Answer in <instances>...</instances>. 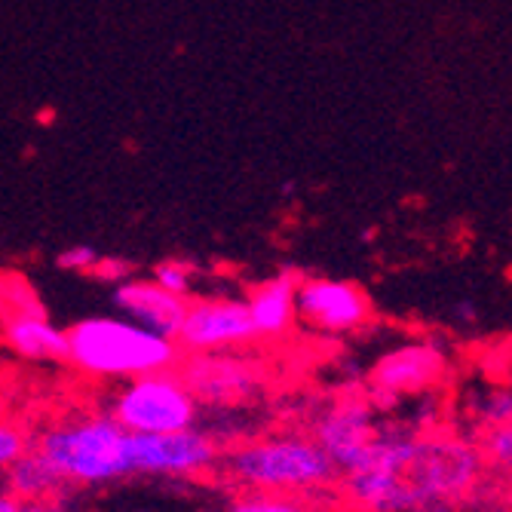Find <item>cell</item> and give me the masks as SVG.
Masks as SVG:
<instances>
[{
    "label": "cell",
    "instance_id": "cell-5",
    "mask_svg": "<svg viewBox=\"0 0 512 512\" xmlns=\"http://www.w3.org/2000/svg\"><path fill=\"white\" fill-rule=\"evenodd\" d=\"M105 414L132 436H169L200 427L203 405L184 384L178 368H169L114 384Z\"/></svg>",
    "mask_w": 512,
    "mask_h": 512
},
{
    "label": "cell",
    "instance_id": "cell-16",
    "mask_svg": "<svg viewBox=\"0 0 512 512\" xmlns=\"http://www.w3.org/2000/svg\"><path fill=\"white\" fill-rule=\"evenodd\" d=\"M470 414L485 430L512 424V384H491L479 390L470 402Z\"/></svg>",
    "mask_w": 512,
    "mask_h": 512
},
{
    "label": "cell",
    "instance_id": "cell-14",
    "mask_svg": "<svg viewBox=\"0 0 512 512\" xmlns=\"http://www.w3.org/2000/svg\"><path fill=\"white\" fill-rule=\"evenodd\" d=\"M295 289H298V276L283 270L249 292L246 310H249L255 341H283L286 335H292V329L298 325Z\"/></svg>",
    "mask_w": 512,
    "mask_h": 512
},
{
    "label": "cell",
    "instance_id": "cell-10",
    "mask_svg": "<svg viewBox=\"0 0 512 512\" xmlns=\"http://www.w3.org/2000/svg\"><path fill=\"white\" fill-rule=\"evenodd\" d=\"M295 313L298 325H304L307 332L344 338L362 332L371 322V301L356 283H347V279L313 276L298 279Z\"/></svg>",
    "mask_w": 512,
    "mask_h": 512
},
{
    "label": "cell",
    "instance_id": "cell-13",
    "mask_svg": "<svg viewBox=\"0 0 512 512\" xmlns=\"http://www.w3.org/2000/svg\"><path fill=\"white\" fill-rule=\"evenodd\" d=\"M111 304L117 316L142 325V329L175 341L178 329L184 322V310H188V298H178L166 289H160L154 279H120L114 283Z\"/></svg>",
    "mask_w": 512,
    "mask_h": 512
},
{
    "label": "cell",
    "instance_id": "cell-3",
    "mask_svg": "<svg viewBox=\"0 0 512 512\" xmlns=\"http://www.w3.org/2000/svg\"><path fill=\"white\" fill-rule=\"evenodd\" d=\"M221 479L237 491L316 497L338 482V467L310 433H276L221 448Z\"/></svg>",
    "mask_w": 512,
    "mask_h": 512
},
{
    "label": "cell",
    "instance_id": "cell-23",
    "mask_svg": "<svg viewBox=\"0 0 512 512\" xmlns=\"http://www.w3.org/2000/svg\"><path fill=\"white\" fill-rule=\"evenodd\" d=\"M28 512H65V509L59 506V500H50V503H31Z\"/></svg>",
    "mask_w": 512,
    "mask_h": 512
},
{
    "label": "cell",
    "instance_id": "cell-4",
    "mask_svg": "<svg viewBox=\"0 0 512 512\" xmlns=\"http://www.w3.org/2000/svg\"><path fill=\"white\" fill-rule=\"evenodd\" d=\"M31 445L68 488H105L132 479V433L105 411L50 421L31 436Z\"/></svg>",
    "mask_w": 512,
    "mask_h": 512
},
{
    "label": "cell",
    "instance_id": "cell-20",
    "mask_svg": "<svg viewBox=\"0 0 512 512\" xmlns=\"http://www.w3.org/2000/svg\"><path fill=\"white\" fill-rule=\"evenodd\" d=\"M28 448H31V433L19 421H13V417L0 414V476H4Z\"/></svg>",
    "mask_w": 512,
    "mask_h": 512
},
{
    "label": "cell",
    "instance_id": "cell-9",
    "mask_svg": "<svg viewBox=\"0 0 512 512\" xmlns=\"http://www.w3.org/2000/svg\"><path fill=\"white\" fill-rule=\"evenodd\" d=\"M175 344L184 356L249 350L255 344V332L249 322L246 298H191Z\"/></svg>",
    "mask_w": 512,
    "mask_h": 512
},
{
    "label": "cell",
    "instance_id": "cell-22",
    "mask_svg": "<svg viewBox=\"0 0 512 512\" xmlns=\"http://www.w3.org/2000/svg\"><path fill=\"white\" fill-rule=\"evenodd\" d=\"M0 512H28V503L16 500L10 491L0 488Z\"/></svg>",
    "mask_w": 512,
    "mask_h": 512
},
{
    "label": "cell",
    "instance_id": "cell-6",
    "mask_svg": "<svg viewBox=\"0 0 512 512\" xmlns=\"http://www.w3.org/2000/svg\"><path fill=\"white\" fill-rule=\"evenodd\" d=\"M451 371V356L439 341H405L384 350L368 368L371 405L390 408L408 396H427L445 384Z\"/></svg>",
    "mask_w": 512,
    "mask_h": 512
},
{
    "label": "cell",
    "instance_id": "cell-19",
    "mask_svg": "<svg viewBox=\"0 0 512 512\" xmlns=\"http://www.w3.org/2000/svg\"><path fill=\"white\" fill-rule=\"evenodd\" d=\"M482 454H485L488 470H494V473L512 479V424L485 430Z\"/></svg>",
    "mask_w": 512,
    "mask_h": 512
},
{
    "label": "cell",
    "instance_id": "cell-25",
    "mask_svg": "<svg viewBox=\"0 0 512 512\" xmlns=\"http://www.w3.org/2000/svg\"><path fill=\"white\" fill-rule=\"evenodd\" d=\"M424 512H457L454 506H445V503H439V506H430V509H424Z\"/></svg>",
    "mask_w": 512,
    "mask_h": 512
},
{
    "label": "cell",
    "instance_id": "cell-17",
    "mask_svg": "<svg viewBox=\"0 0 512 512\" xmlns=\"http://www.w3.org/2000/svg\"><path fill=\"white\" fill-rule=\"evenodd\" d=\"M227 512H319L313 497L273 494V491H240L230 500Z\"/></svg>",
    "mask_w": 512,
    "mask_h": 512
},
{
    "label": "cell",
    "instance_id": "cell-12",
    "mask_svg": "<svg viewBox=\"0 0 512 512\" xmlns=\"http://www.w3.org/2000/svg\"><path fill=\"white\" fill-rule=\"evenodd\" d=\"M378 411L365 396H341L313 424V442L332 457L338 476L350 470L378 433Z\"/></svg>",
    "mask_w": 512,
    "mask_h": 512
},
{
    "label": "cell",
    "instance_id": "cell-7",
    "mask_svg": "<svg viewBox=\"0 0 512 512\" xmlns=\"http://www.w3.org/2000/svg\"><path fill=\"white\" fill-rule=\"evenodd\" d=\"M178 375L191 387L203 411H227L258 396V390L264 387V362L249 356L246 350L181 356Z\"/></svg>",
    "mask_w": 512,
    "mask_h": 512
},
{
    "label": "cell",
    "instance_id": "cell-18",
    "mask_svg": "<svg viewBox=\"0 0 512 512\" xmlns=\"http://www.w3.org/2000/svg\"><path fill=\"white\" fill-rule=\"evenodd\" d=\"M151 279L160 289H166V292H172L178 298H188V301L197 292V267L188 264V261H160L154 267Z\"/></svg>",
    "mask_w": 512,
    "mask_h": 512
},
{
    "label": "cell",
    "instance_id": "cell-2",
    "mask_svg": "<svg viewBox=\"0 0 512 512\" xmlns=\"http://www.w3.org/2000/svg\"><path fill=\"white\" fill-rule=\"evenodd\" d=\"M181 350L123 316H83L65 329V362L96 384H123L178 368Z\"/></svg>",
    "mask_w": 512,
    "mask_h": 512
},
{
    "label": "cell",
    "instance_id": "cell-1",
    "mask_svg": "<svg viewBox=\"0 0 512 512\" xmlns=\"http://www.w3.org/2000/svg\"><path fill=\"white\" fill-rule=\"evenodd\" d=\"M485 473L482 445L467 436L384 424L338 482L356 512H424L470 500Z\"/></svg>",
    "mask_w": 512,
    "mask_h": 512
},
{
    "label": "cell",
    "instance_id": "cell-24",
    "mask_svg": "<svg viewBox=\"0 0 512 512\" xmlns=\"http://www.w3.org/2000/svg\"><path fill=\"white\" fill-rule=\"evenodd\" d=\"M479 316H476V307L473 304H463L460 307V316H457V322H463V325H470V322H476Z\"/></svg>",
    "mask_w": 512,
    "mask_h": 512
},
{
    "label": "cell",
    "instance_id": "cell-21",
    "mask_svg": "<svg viewBox=\"0 0 512 512\" xmlns=\"http://www.w3.org/2000/svg\"><path fill=\"white\" fill-rule=\"evenodd\" d=\"M99 261H102V255L92 246H86V243H77V246H71V249H65L59 255V267L71 270V273H92L99 267Z\"/></svg>",
    "mask_w": 512,
    "mask_h": 512
},
{
    "label": "cell",
    "instance_id": "cell-11",
    "mask_svg": "<svg viewBox=\"0 0 512 512\" xmlns=\"http://www.w3.org/2000/svg\"><path fill=\"white\" fill-rule=\"evenodd\" d=\"M0 344L22 362H65V329L34 301L31 289L0 295Z\"/></svg>",
    "mask_w": 512,
    "mask_h": 512
},
{
    "label": "cell",
    "instance_id": "cell-15",
    "mask_svg": "<svg viewBox=\"0 0 512 512\" xmlns=\"http://www.w3.org/2000/svg\"><path fill=\"white\" fill-rule=\"evenodd\" d=\"M0 479H4V491H10L16 500H22L28 506L62 500V494L68 491V485L62 482L56 467L34 445Z\"/></svg>",
    "mask_w": 512,
    "mask_h": 512
},
{
    "label": "cell",
    "instance_id": "cell-8",
    "mask_svg": "<svg viewBox=\"0 0 512 512\" xmlns=\"http://www.w3.org/2000/svg\"><path fill=\"white\" fill-rule=\"evenodd\" d=\"M221 442L203 430L169 436H132V479H203L215 473Z\"/></svg>",
    "mask_w": 512,
    "mask_h": 512
}]
</instances>
